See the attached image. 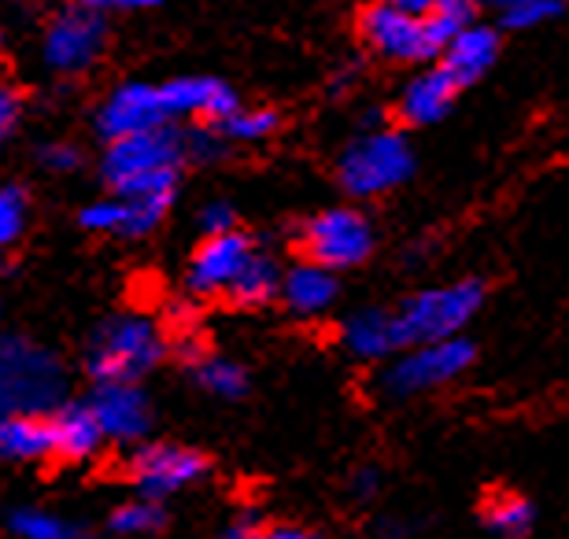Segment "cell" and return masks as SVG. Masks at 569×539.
<instances>
[{"label": "cell", "instance_id": "74e56055", "mask_svg": "<svg viewBox=\"0 0 569 539\" xmlns=\"http://www.w3.org/2000/svg\"><path fill=\"white\" fill-rule=\"evenodd\" d=\"M351 491L362 499V496H373L378 491V469H359V477L351 480Z\"/></svg>", "mask_w": 569, "mask_h": 539}, {"label": "cell", "instance_id": "4316f807", "mask_svg": "<svg viewBox=\"0 0 569 539\" xmlns=\"http://www.w3.org/2000/svg\"><path fill=\"white\" fill-rule=\"evenodd\" d=\"M163 510H159V502L152 499H138V502H127V507H119L111 513V532L119 536H152L163 529Z\"/></svg>", "mask_w": 569, "mask_h": 539}, {"label": "cell", "instance_id": "52a82bcc", "mask_svg": "<svg viewBox=\"0 0 569 539\" xmlns=\"http://www.w3.org/2000/svg\"><path fill=\"white\" fill-rule=\"evenodd\" d=\"M303 259L322 262L329 270H351L370 259L373 226L351 208H329L300 226Z\"/></svg>", "mask_w": 569, "mask_h": 539}, {"label": "cell", "instance_id": "f1b7e54d", "mask_svg": "<svg viewBox=\"0 0 569 539\" xmlns=\"http://www.w3.org/2000/svg\"><path fill=\"white\" fill-rule=\"evenodd\" d=\"M473 11H477V0H437V8H432L426 19H429L432 33H437L440 52H443V44H448L462 27H470Z\"/></svg>", "mask_w": 569, "mask_h": 539}, {"label": "cell", "instance_id": "8d00e7d4", "mask_svg": "<svg viewBox=\"0 0 569 539\" xmlns=\"http://www.w3.org/2000/svg\"><path fill=\"white\" fill-rule=\"evenodd\" d=\"M256 539H322V536L311 532V529H292V525H281V529H267V532H259Z\"/></svg>", "mask_w": 569, "mask_h": 539}, {"label": "cell", "instance_id": "484cf974", "mask_svg": "<svg viewBox=\"0 0 569 539\" xmlns=\"http://www.w3.org/2000/svg\"><path fill=\"white\" fill-rule=\"evenodd\" d=\"M496 4L510 30H532L562 16V0H496Z\"/></svg>", "mask_w": 569, "mask_h": 539}, {"label": "cell", "instance_id": "7402d4cb", "mask_svg": "<svg viewBox=\"0 0 569 539\" xmlns=\"http://www.w3.org/2000/svg\"><path fill=\"white\" fill-rule=\"evenodd\" d=\"M481 518H485V529L499 539H526L532 532V521H537V510L521 496H496V499H488Z\"/></svg>", "mask_w": 569, "mask_h": 539}, {"label": "cell", "instance_id": "ab89813d", "mask_svg": "<svg viewBox=\"0 0 569 539\" xmlns=\"http://www.w3.org/2000/svg\"><path fill=\"white\" fill-rule=\"evenodd\" d=\"M219 539H256V532H252V525H248V521H237L233 529H226Z\"/></svg>", "mask_w": 569, "mask_h": 539}, {"label": "cell", "instance_id": "ba28073f", "mask_svg": "<svg viewBox=\"0 0 569 539\" xmlns=\"http://www.w3.org/2000/svg\"><path fill=\"white\" fill-rule=\"evenodd\" d=\"M359 33L373 52L392 63H426L432 56H440V41L432 33L429 19L396 8L389 0H378V4L362 11Z\"/></svg>", "mask_w": 569, "mask_h": 539}, {"label": "cell", "instance_id": "44dd1931", "mask_svg": "<svg viewBox=\"0 0 569 539\" xmlns=\"http://www.w3.org/2000/svg\"><path fill=\"white\" fill-rule=\"evenodd\" d=\"M274 296H281V270L278 262L263 256V251H252L241 273L233 278V285L226 289V300L237 307H263Z\"/></svg>", "mask_w": 569, "mask_h": 539}, {"label": "cell", "instance_id": "7a4b0ae2", "mask_svg": "<svg viewBox=\"0 0 569 539\" xmlns=\"http://www.w3.org/2000/svg\"><path fill=\"white\" fill-rule=\"evenodd\" d=\"M411 174H415L411 141H407L400 130H385V126H370V130L359 133L337 159L340 189L359 200L392 192Z\"/></svg>", "mask_w": 569, "mask_h": 539}, {"label": "cell", "instance_id": "30bf717a", "mask_svg": "<svg viewBox=\"0 0 569 539\" xmlns=\"http://www.w3.org/2000/svg\"><path fill=\"white\" fill-rule=\"evenodd\" d=\"M203 473H208V458L192 451V447L174 443H148L130 462V480L144 499L174 496V491L197 485Z\"/></svg>", "mask_w": 569, "mask_h": 539}, {"label": "cell", "instance_id": "277c9868", "mask_svg": "<svg viewBox=\"0 0 569 539\" xmlns=\"http://www.w3.org/2000/svg\"><path fill=\"white\" fill-rule=\"evenodd\" d=\"M63 396V370L44 348L27 340H0V418L41 415Z\"/></svg>", "mask_w": 569, "mask_h": 539}, {"label": "cell", "instance_id": "8fae6325", "mask_svg": "<svg viewBox=\"0 0 569 539\" xmlns=\"http://www.w3.org/2000/svg\"><path fill=\"white\" fill-rule=\"evenodd\" d=\"M252 251H256V244L244 233H237V229L208 237L197 251H192V262L186 273L189 289L197 296H226V289L233 285V278L241 273V267Z\"/></svg>", "mask_w": 569, "mask_h": 539}, {"label": "cell", "instance_id": "8992f818", "mask_svg": "<svg viewBox=\"0 0 569 539\" xmlns=\"http://www.w3.org/2000/svg\"><path fill=\"white\" fill-rule=\"evenodd\" d=\"M473 343L462 337H448V340H429V343H415V348H403V355L385 366L381 373V392L392 399H411V396H426L437 392V388L459 381V377L473 366Z\"/></svg>", "mask_w": 569, "mask_h": 539}, {"label": "cell", "instance_id": "d4e9b609", "mask_svg": "<svg viewBox=\"0 0 569 539\" xmlns=\"http://www.w3.org/2000/svg\"><path fill=\"white\" fill-rule=\"evenodd\" d=\"M219 130L226 141H267L270 133L278 130V111H270V108H256V111H244V108H237L230 119L219 122Z\"/></svg>", "mask_w": 569, "mask_h": 539}, {"label": "cell", "instance_id": "ffe728a7", "mask_svg": "<svg viewBox=\"0 0 569 539\" xmlns=\"http://www.w3.org/2000/svg\"><path fill=\"white\" fill-rule=\"evenodd\" d=\"M49 455H56L52 426L41 415L0 418V458H8V462H41Z\"/></svg>", "mask_w": 569, "mask_h": 539}, {"label": "cell", "instance_id": "4fadbf2b", "mask_svg": "<svg viewBox=\"0 0 569 539\" xmlns=\"http://www.w3.org/2000/svg\"><path fill=\"white\" fill-rule=\"evenodd\" d=\"M89 407L97 410L108 440H141L152 426V407L133 381H100Z\"/></svg>", "mask_w": 569, "mask_h": 539}, {"label": "cell", "instance_id": "5b68a950", "mask_svg": "<svg viewBox=\"0 0 569 539\" xmlns=\"http://www.w3.org/2000/svg\"><path fill=\"white\" fill-rule=\"evenodd\" d=\"M163 355L167 343L148 318L122 315L97 329L86 355V370L93 373V381H138Z\"/></svg>", "mask_w": 569, "mask_h": 539}, {"label": "cell", "instance_id": "d6a6232c", "mask_svg": "<svg viewBox=\"0 0 569 539\" xmlns=\"http://www.w3.org/2000/svg\"><path fill=\"white\" fill-rule=\"evenodd\" d=\"M226 137H222V130L214 126V130H197V133H189L186 137V148H189V156L192 159H219L222 156V144Z\"/></svg>", "mask_w": 569, "mask_h": 539}, {"label": "cell", "instance_id": "6da1fadb", "mask_svg": "<svg viewBox=\"0 0 569 539\" xmlns=\"http://www.w3.org/2000/svg\"><path fill=\"white\" fill-rule=\"evenodd\" d=\"M189 148L186 133L174 126L116 137L104 152V178L119 197H148V192H174L178 170L186 163Z\"/></svg>", "mask_w": 569, "mask_h": 539}, {"label": "cell", "instance_id": "e575fe53", "mask_svg": "<svg viewBox=\"0 0 569 539\" xmlns=\"http://www.w3.org/2000/svg\"><path fill=\"white\" fill-rule=\"evenodd\" d=\"M16 122H19V97L0 86V141L16 130Z\"/></svg>", "mask_w": 569, "mask_h": 539}, {"label": "cell", "instance_id": "ac0fdd59", "mask_svg": "<svg viewBox=\"0 0 569 539\" xmlns=\"http://www.w3.org/2000/svg\"><path fill=\"white\" fill-rule=\"evenodd\" d=\"M340 340L351 359L362 362H381L392 359L400 348V332H396V315L385 311V307H367V311H356L340 329Z\"/></svg>", "mask_w": 569, "mask_h": 539}, {"label": "cell", "instance_id": "5bb4252c", "mask_svg": "<svg viewBox=\"0 0 569 539\" xmlns=\"http://www.w3.org/2000/svg\"><path fill=\"white\" fill-rule=\"evenodd\" d=\"M163 89V104L170 119H203V122H226L241 108L237 93L219 78H174Z\"/></svg>", "mask_w": 569, "mask_h": 539}, {"label": "cell", "instance_id": "9a60e30c", "mask_svg": "<svg viewBox=\"0 0 569 539\" xmlns=\"http://www.w3.org/2000/svg\"><path fill=\"white\" fill-rule=\"evenodd\" d=\"M340 296V281H337V270L322 267V262H296L289 273H281V300L289 307L292 315L300 318H315L329 311Z\"/></svg>", "mask_w": 569, "mask_h": 539}, {"label": "cell", "instance_id": "d6986e66", "mask_svg": "<svg viewBox=\"0 0 569 539\" xmlns=\"http://www.w3.org/2000/svg\"><path fill=\"white\" fill-rule=\"evenodd\" d=\"M49 426H52V447H56V455L71 458V462H78V458H89L100 443L108 440L104 429H100L97 410L89 407V403H63L49 418Z\"/></svg>", "mask_w": 569, "mask_h": 539}, {"label": "cell", "instance_id": "3957f363", "mask_svg": "<svg viewBox=\"0 0 569 539\" xmlns=\"http://www.w3.org/2000/svg\"><path fill=\"white\" fill-rule=\"evenodd\" d=\"M485 303V285L477 278L432 285V289L415 292L411 300L396 307V332H400V348H415V343L448 340L473 322V315Z\"/></svg>", "mask_w": 569, "mask_h": 539}, {"label": "cell", "instance_id": "e0dca14e", "mask_svg": "<svg viewBox=\"0 0 569 539\" xmlns=\"http://www.w3.org/2000/svg\"><path fill=\"white\" fill-rule=\"evenodd\" d=\"M496 56H499V33L492 27H477V22H470V27H462L448 44H443L440 67L459 86H470L485 71H492Z\"/></svg>", "mask_w": 569, "mask_h": 539}, {"label": "cell", "instance_id": "f546056e", "mask_svg": "<svg viewBox=\"0 0 569 539\" xmlns=\"http://www.w3.org/2000/svg\"><path fill=\"white\" fill-rule=\"evenodd\" d=\"M27 226V197L22 189H0V251L11 248Z\"/></svg>", "mask_w": 569, "mask_h": 539}, {"label": "cell", "instance_id": "836d02e7", "mask_svg": "<svg viewBox=\"0 0 569 539\" xmlns=\"http://www.w3.org/2000/svg\"><path fill=\"white\" fill-rule=\"evenodd\" d=\"M41 163L52 170V174H67V170H74L78 163H82V156L74 152L71 144H44V152H41Z\"/></svg>", "mask_w": 569, "mask_h": 539}, {"label": "cell", "instance_id": "83f0119b", "mask_svg": "<svg viewBox=\"0 0 569 539\" xmlns=\"http://www.w3.org/2000/svg\"><path fill=\"white\" fill-rule=\"evenodd\" d=\"M8 529L16 539H78L71 525L41 510H16L8 518Z\"/></svg>", "mask_w": 569, "mask_h": 539}, {"label": "cell", "instance_id": "603a6c76", "mask_svg": "<svg viewBox=\"0 0 569 539\" xmlns=\"http://www.w3.org/2000/svg\"><path fill=\"white\" fill-rule=\"evenodd\" d=\"M197 385L203 392L219 396V399H241L248 392V373L233 359L222 355H203L197 362Z\"/></svg>", "mask_w": 569, "mask_h": 539}, {"label": "cell", "instance_id": "cb8c5ba5", "mask_svg": "<svg viewBox=\"0 0 569 539\" xmlns=\"http://www.w3.org/2000/svg\"><path fill=\"white\" fill-rule=\"evenodd\" d=\"M174 192H148V197H122L127 203V222H122V237H144L163 222L170 211Z\"/></svg>", "mask_w": 569, "mask_h": 539}, {"label": "cell", "instance_id": "60d3db41", "mask_svg": "<svg viewBox=\"0 0 569 539\" xmlns=\"http://www.w3.org/2000/svg\"><path fill=\"white\" fill-rule=\"evenodd\" d=\"M78 539H82V536H78Z\"/></svg>", "mask_w": 569, "mask_h": 539}, {"label": "cell", "instance_id": "f35d334b", "mask_svg": "<svg viewBox=\"0 0 569 539\" xmlns=\"http://www.w3.org/2000/svg\"><path fill=\"white\" fill-rule=\"evenodd\" d=\"M389 4L403 8V11H415V16H429L437 8V0H389Z\"/></svg>", "mask_w": 569, "mask_h": 539}, {"label": "cell", "instance_id": "4dcf8cb0", "mask_svg": "<svg viewBox=\"0 0 569 539\" xmlns=\"http://www.w3.org/2000/svg\"><path fill=\"white\" fill-rule=\"evenodd\" d=\"M78 222H82V229H89V233H119L122 237V222H127V203L119 200H100V203H89V208H82V214H78Z\"/></svg>", "mask_w": 569, "mask_h": 539}, {"label": "cell", "instance_id": "d590c367", "mask_svg": "<svg viewBox=\"0 0 569 539\" xmlns=\"http://www.w3.org/2000/svg\"><path fill=\"white\" fill-rule=\"evenodd\" d=\"M100 11H141V8H156L159 0H89Z\"/></svg>", "mask_w": 569, "mask_h": 539}, {"label": "cell", "instance_id": "7c38bea8", "mask_svg": "<svg viewBox=\"0 0 569 539\" xmlns=\"http://www.w3.org/2000/svg\"><path fill=\"white\" fill-rule=\"evenodd\" d=\"M170 114L163 104V89L148 86V82H130L119 86L116 93L104 100V108L97 114V126L108 141L116 137H130V133H144L156 130V126H167Z\"/></svg>", "mask_w": 569, "mask_h": 539}, {"label": "cell", "instance_id": "1f68e13d", "mask_svg": "<svg viewBox=\"0 0 569 539\" xmlns=\"http://www.w3.org/2000/svg\"><path fill=\"white\" fill-rule=\"evenodd\" d=\"M237 226V214H233V208L226 200H211L208 208L200 211V229L208 237H214V233H230V229Z\"/></svg>", "mask_w": 569, "mask_h": 539}, {"label": "cell", "instance_id": "2e32d148", "mask_svg": "<svg viewBox=\"0 0 569 539\" xmlns=\"http://www.w3.org/2000/svg\"><path fill=\"white\" fill-rule=\"evenodd\" d=\"M459 89L462 86L455 82L443 67H429V71L415 74L411 82L403 86L396 114H400V122H407V126H432V122H440L443 114H448V108L455 104V93H459Z\"/></svg>", "mask_w": 569, "mask_h": 539}, {"label": "cell", "instance_id": "9c48e42d", "mask_svg": "<svg viewBox=\"0 0 569 539\" xmlns=\"http://www.w3.org/2000/svg\"><path fill=\"white\" fill-rule=\"evenodd\" d=\"M104 41H108L104 11L93 4L63 8L52 19L49 33H44V60L63 74H82L100 60Z\"/></svg>", "mask_w": 569, "mask_h": 539}]
</instances>
